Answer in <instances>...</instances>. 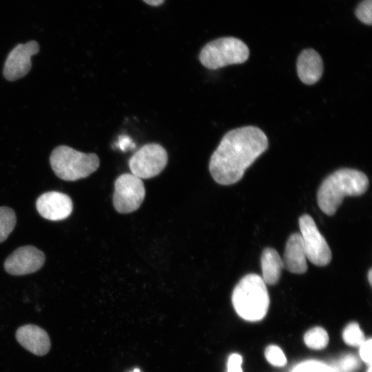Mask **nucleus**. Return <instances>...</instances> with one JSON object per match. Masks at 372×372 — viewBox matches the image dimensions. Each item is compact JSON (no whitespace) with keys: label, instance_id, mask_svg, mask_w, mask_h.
<instances>
[{"label":"nucleus","instance_id":"1","mask_svg":"<svg viewBox=\"0 0 372 372\" xmlns=\"http://www.w3.org/2000/svg\"><path fill=\"white\" fill-rule=\"evenodd\" d=\"M267 148V137L260 128L245 126L231 130L223 136L210 158L211 176L218 184H234Z\"/></svg>","mask_w":372,"mask_h":372},{"label":"nucleus","instance_id":"2","mask_svg":"<svg viewBox=\"0 0 372 372\" xmlns=\"http://www.w3.org/2000/svg\"><path fill=\"white\" fill-rule=\"evenodd\" d=\"M369 179L361 171L343 168L329 175L321 183L317 201L320 209L332 216L346 196H358L368 189Z\"/></svg>","mask_w":372,"mask_h":372},{"label":"nucleus","instance_id":"3","mask_svg":"<svg viewBox=\"0 0 372 372\" xmlns=\"http://www.w3.org/2000/svg\"><path fill=\"white\" fill-rule=\"evenodd\" d=\"M231 302L236 313L243 320H262L268 313L270 299L262 277L250 273L242 278L233 290Z\"/></svg>","mask_w":372,"mask_h":372},{"label":"nucleus","instance_id":"4","mask_svg":"<svg viewBox=\"0 0 372 372\" xmlns=\"http://www.w3.org/2000/svg\"><path fill=\"white\" fill-rule=\"evenodd\" d=\"M50 162L55 174L66 181L87 177L100 164L96 154H85L66 145L56 147L50 155Z\"/></svg>","mask_w":372,"mask_h":372},{"label":"nucleus","instance_id":"5","mask_svg":"<svg viewBox=\"0 0 372 372\" xmlns=\"http://www.w3.org/2000/svg\"><path fill=\"white\" fill-rule=\"evenodd\" d=\"M249 56L247 45L239 39L221 37L207 43L200 50L201 64L210 70L245 62Z\"/></svg>","mask_w":372,"mask_h":372},{"label":"nucleus","instance_id":"6","mask_svg":"<svg viewBox=\"0 0 372 372\" xmlns=\"http://www.w3.org/2000/svg\"><path fill=\"white\" fill-rule=\"evenodd\" d=\"M168 156L165 149L158 143L142 146L130 158L128 165L131 174L141 179L158 175L167 165Z\"/></svg>","mask_w":372,"mask_h":372},{"label":"nucleus","instance_id":"7","mask_svg":"<svg viewBox=\"0 0 372 372\" xmlns=\"http://www.w3.org/2000/svg\"><path fill=\"white\" fill-rule=\"evenodd\" d=\"M145 189L142 180L132 174L120 175L114 182L112 200L116 211L128 214L136 211L142 204Z\"/></svg>","mask_w":372,"mask_h":372},{"label":"nucleus","instance_id":"8","mask_svg":"<svg viewBox=\"0 0 372 372\" xmlns=\"http://www.w3.org/2000/svg\"><path fill=\"white\" fill-rule=\"evenodd\" d=\"M299 227L306 256L309 260L317 266L328 265L331 260V251L312 217L308 214L301 216L299 218Z\"/></svg>","mask_w":372,"mask_h":372},{"label":"nucleus","instance_id":"9","mask_svg":"<svg viewBox=\"0 0 372 372\" xmlns=\"http://www.w3.org/2000/svg\"><path fill=\"white\" fill-rule=\"evenodd\" d=\"M44 253L32 245L22 246L15 249L4 262V269L13 276H23L39 270L44 265Z\"/></svg>","mask_w":372,"mask_h":372},{"label":"nucleus","instance_id":"10","mask_svg":"<svg viewBox=\"0 0 372 372\" xmlns=\"http://www.w3.org/2000/svg\"><path fill=\"white\" fill-rule=\"evenodd\" d=\"M39 45L35 41L18 44L9 53L3 67V76L15 81L25 76L31 68V57L38 53Z\"/></svg>","mask_w":372,"mask_h":372},{"label":"nucleus","instance_id":"11","mask_svg":"<svg viewBox=\"0 0 372 372\" xmlns=\"http://www.w3.org/2000/svg\"><path fill=\"white\" fill-rule=\"evenodd\" d=\"M36 208L44 218L53 221L67 218L72 213L73 204L65 194L59 192H48L39 196Z\"/></svg>","mask_w":372,"mask_h":372},{"label":"nucleus","instance_id":"12","mask_svg":"<svg viewBox=\"0 0 372 372\" xmlns=\"http://www.w3.org/2000/svg\"><path fill=\"white\" fill-rule=\"evenodd\" d=\"M16 339L25 349L37 355H44L50 349V340L47 332L42 328L26 324L16 331Z\"/></svg>","mask_w":372,"mask_h":372},{"label":"nucleus","instance_id":"13","mask_svg":"<svg viewBox=\"0 0 372 372\" xmlns=\"http://www.w3.org/2000/svg\"><path fill=\"white\" fill-rule=\"evenodd\" d=\"M307 256L300 234H292L288 238L283 258V268L293 273L301 274L307 270Z\"/></svg>","mask_w":372,"mask_h":372},{"label":"nucleus","instance_id":"14","mask_svg":"<svg viewBox=\"0 0 372 372\" xmlns=\"http://www.w3.org/2000/svg\"><path fill=\"white\" fill-rule=\"evenodd\" d=\"M296 67L299 79L307 85L316 83L323 72L321 56L311 48L301 52L297 60Z\"/></svg>","mask_w":372,"mask_h":372},{"label":"nucleus","instance_id":"15","mask_svg":"<svg viewBox=\"0 0 372 372\" xmlns=\"http://www.w3.org/2000/svg\"><path fill=\"white\" fill-rule=\"evenodd\" d=\"M261 269L262 280L265 284L273 285L276 284L283 268L282 258L273 248L267 247L261 254Z\"/></svg>","mask_w":372,"mask_h":372},{"label":"nucleus","instance_id":"16","mask_svg":"<svg viewBox=\"0 0 372 372\" xmlns=\"http://www.w3.org/2000/svg\"><path fill=\"white\" fill-rule=\"evenodd\" d=\"M302 340L308 349L321 351L327 347L330 338L326 329L320 326H315L305 331Z\"/></svg>","mask_w":372,"mask_h":372},{"label":"nucleus","instance_id":"17","mask_svg":"<svg viewBox=\"0 0 372 372\" xmlns=\"http://www.w3.org/2000/svg\"><path fill=\"white\" fill-rule=\"evenodd\" d=\"M342 339L347 346L358 347L366 338L360 324L357 322H351L344 327Z\"/></svg>","mask_w":372,"mask_h":372},{"label":"nucleus","instance_id":"18","mask_svg":"<svg viewBox=\"0 0 372 372\" xmlns=\"http://www.w3.org/2000/svg\"><path fill=\"white\" fill-rule=\"evenodd\" d=\"M17 222L14 211L6 206L0 207V242L5 241Z\"/></svg>","mask_w":372,"mask_h":372},{"label":"nucleus","instance_id":"19","mask_svg":"<svg viewBox=\"0 0 372 372\" xmlns=\"http://www.w3.org/2000/svg\"><path fill=\"white\" fill-rule=\"evenodd\" d=\"M266 361L272 366L282 368L287 365V358L283 349L278 345L271 344L264 351Z\"/></svg>","mask_w":372,"mask_h":372},{"label":"nucleus","instance_id":"20","mask_svg":"<svg viewBox=\"0 0 372 372\" xmlns=\"http://www.w3.org/2000/svg\"><path fill=\"white\" fill-rule=\"evenodd\" d=\"M290 372H334L326 363L317 360H307L296 364Z\"/></svg>","mask_w":372,"mask_h":372},{"label":"nucleus","instance_id":"21","mask_svg":"<svg viewBox=\"0 0 372 372\" xmlns=\"http://www.w3.org/2000/svg\"><path fill=\"white\" fill-rule=\"evenodd\" d=\"M355 15L362 23H372V0H363L355 10Z\"/></svg>","mask_w":372,"mask_h":372},{"label":"nucleus","instance_id":"22","mask_svg":"<svg viewBox=\"0 0 372 372\" xmlns=\"http://www.w3.org/2000/svg\"><path fill=\"white\" fill-rule=\"evenodd\" d=\"M371 347L372 339L371 338L366 339L364 342L358 347L360 358L369 366L371 365Z\"/></svg>","mask_w":372,"mask_h":372},{"label":"nucleus","instance_id":"23","mask_svg":"<svg viewBox=\"0 0 372 372\" xmlns=\"http://www.w3.org/2000/svg\"><path fill=\"white\" fill-rule=\"evenodd\" d=\"M242 357L240 353L231 354L227 360V372H243Z\"/></svg>","mask_w":372,"mask_h":372},{"label":"nucleus","instance_id":"24","mask_svg":"<svg viewBox=\"0 0 372 372\" xmlns=\"http://www.w3.org/2000/svg\"><path fill=\"white\" fill-rule=\"evenodd\" d=\"M341 366L344 370L351 371L356 368L358 361L355 358L351 355H347L341 360Z\"/></svg>","mask_w":372,"mask_h":372},{"label":"nucleus","instance_id":"25","mask_svg":"<svg viewBox=\"0 0 372 372\" xmlns=\"http://www.w3.org/2000/svg\"><path fill=\"white\" fill-rule=\"evenodd\" d=\"M143 1L150 6H158L162 4L165 0H143Z\"/></svg>","mask_w":372,"mask_h":372},{"label":"nucleus","instance_id":"26","mask_svg":"<svg viewBox=\"0 0 372 372\" xmlns=\"http://www.w3.org/2000/svg\"><path fill=\"white\" fill-rule=\"evenodd\" d=\"M367 278H368V280H369V282L370 284V285H371L372 284V269H370L369 270V272H368V274H367Z\"/></svg>","mask_w":372,"mask_h":372},{"label":"nucleus","instance_id":"27","mask_svg":"<svg viewBox=\"0 0 372 372\" xmlns=\"http://www.w3.org/2000/svg\"><path fill=\"white\" fill-rule=\"evenodd\" d=\"M366 372H372L371 365L369 366Z\"/></svg>","mask_w":372,"mask_h":372},{"label":"nucleus","instance_id":"28","mask_svg":"<svg viewBox=\"0 0 372 372\" xmlns=\"http://www.w3.org/2000/svg\"><path fill=\"white\" fill-rule=\"evenodd\" d=\"M130 372H142L139 369H134L132 371Z\"/></svg>","mask_w":372,"mask_h":372}]
</instances>
